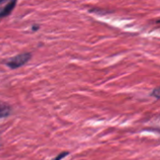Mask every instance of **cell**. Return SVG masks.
Here are the masks:
<instances>
[{
	"label": "cell",
	"mask_w": 160,
	"mask_h": 160,
	"mask_svg": "<svg viewBox=\"0 0 160 160\" xmlns=\"http://www.w3.org/2000/svg\"><path fill=\"white\" fill-rule=\"evenodd\" d=\"M68 155V152L62 153V154H60V155H59L58 157H56V158H55L54 159H52V160H61V159H62V158H64L65 157H67Z\"/></svg>",
	"instance_id": "277c9868"
},
{
	"label": "cell",
	"mask_w": 160,
	"mask_h": 160,
	"mask_svg": "<svg viewBox=\"0 0 160 160\" xmlns=\"http://www.w3.org/2000/svg\"><path fill=\"white\" fill-rule=\"evenodd\" d=\"M31 58V53L29 52H23V53H21V54H18L12 58H10L7 63L6 65L10 68H18L22 66H23L25 63H27Z\"/></svg>",
	"instance_id": "6da1fadb"
},
{
	"label": "cell",
	"mask_w": 160,
	"mask_h": 160,
	"mask_svg": "<svg viewBox=\"0 0 160 160\" xmlns=\"http://www.w3.org/2000/svg\"><path fill=\"white\" fill-rule=\"evenodd\" d=\"M3 1H5V0H0V3H2Z\"/></svg>",
	"instance_id": "5b68a950"
},
{
	"label": "cell",
	"mask_w": 160,
	"mask_h": 160,
	"mask_svg": "<svg viewBox=\"0 0 160 160\" xmlns=\"http://www.w3.org/2000/svg\"><path fill=\"white\" fill-rule=\"evenodd\" d=\"M11 112V108L5 102H0V118L8 117Z\"/></svg>",
	"instance_id": "3957f363"
},
{
	"label": "cell",
	"mask_w": 160,
	"mask_h": 160,
	"mask_svg": "<svg viewBox=\"0 0 160 160\" xmlns=\"http://www.w3.org/2000/svg\"><path fill=\"white\" fill-rule=\"evenodd\" d=\"M16 2H17L16 0H11V1H9V2L5 6V8H3V9L0 11V18L8 16V15L13 10L14 7H15V5H16Z\"/></svg>",
	"instance_id": "7a4b0ae2"
}]
</instances>
